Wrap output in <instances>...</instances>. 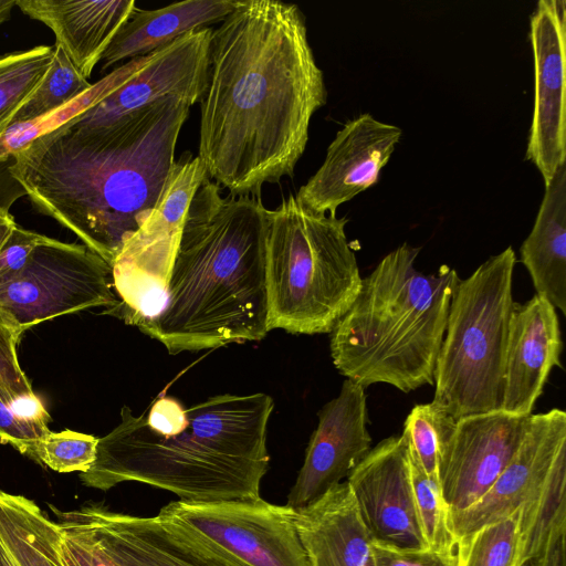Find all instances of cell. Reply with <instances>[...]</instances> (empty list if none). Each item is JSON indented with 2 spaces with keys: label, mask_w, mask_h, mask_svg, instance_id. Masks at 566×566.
Wrapping results in <instances>:
<instances>
[{
  "label": "cell",
  "mask_w": 566,
  "mask_h": 566,
  "mask_svg": "<svg viewBox=\"0 0 566 566\" xmlns=\"http://www.w3.org/2000/svg\"><path fill=\"white\" fill-rule=\"evenodd\" d=\"M327 101L297 4L238 1L212 30L198 157L234 196L293 177L311 119Z\"/></svg>",
  "instance_id": "6da1fadb"
},
{
  "label": "cell",
  "mask_w": 566,
  "mask_h": 566,
  "mask_svg": "<svg viewBox=\"0 0 566 566\" xmlns=\"http://www.w3.org/2000/svg\"><path fill=\"white\" fill-rule=\"evenodd\" d=\"M190 107L170 97L105 125L67 117L13 149L11 171L41 212L111 266L158 201Z\"/></svg>",
  "instance_id": "7a4b0ae2"
},
{
  "label": "cell",
  "mask_w": 566,
  "mask_h": 566,
  "mask_svg": "<svg viewBox=\"0 0 566 566\" xmlns=\"http://www.w3.org/2000/svg\"><path fill=\"white\" fill-rule=\"evenodd\" d=\"M273 408L264 392L218 395L190 408L159 396L137 416L124 406L119 424L98 438L96 459L80 480L102 491L139 482L185 502L258 497L270 464Z\"/></svg>",
  "instance_id": "3957f363"
},
{
  "label": "cell",
  "mask_w": 566,
  "mask_h": 566,
  "mask_svg": "<svg viewBox=\"0 0 566 566\" xmlns=\"http://www.w3.org/2000/svg\"><path fill=\"white\" fill-rule=\"evenodd\" d=\"M266 232L260 196L222 197L207 177L187 211L166 305L139 331L171 355L264 338Z\"/></svg>",
  "instance_id": "277c9868"
},
{
  "label": "cell",
  "mask_w": 566,
  "mask_h": 566,
  "mask_svg": "<svg viewBox=\"0 0 566 566\" xmlns=\"http://www.w3.org/2000/svg\"><path fill=\"white\" fill-rule=\"evenodd\" d=\"M420 248L407 242L363 277L357 297L331 332L335 368L364 388L386 384L408 394L433 385L452 293L460 277L442 265L420 272Z\"/></svg>",
  "instance_id": "5b68a950"
},
{
  "label": "cell",
  "mask_w": 566,
  "mask_h": 566,
  "mask_svg": "<svg viewBox=\"0 0 566 566\" xmlns=\"http://www.w3.org/2000/svg\"><path fill=\"white\" fill-rule=\"evenodd\" d=\"M346 218L318 213L294 195L268 210V329L331 333L357 297L363 277Z\"/></svg>",
  "instance_id": "8992f818"
},
{
  "label": "cell",
  "mask_w": 566,
  "mask_h": 566,
  "mask_svg": "<svg viewBox=\"0 0 566 566\" xmlns=\"http://www.w3.org/2000/svg\"><path fill=\"white\" fill-rule=\"evenodd\" d=\"M515 263L507 247L460 279L452 293L432 401L455 420L502 409Z\"/></svg>",
  "instance_id": "52a82bcc"
},
{
  "label": "cell",
  "mask_w": 566,
  "mask_h": 566,
  "mask_svg": "<svg viewBox=\"0 0 566 566\" xmlns=\"http://www.w3.org/2000/svg\"><path fill=\"white\" fill-rule=\"evenodd\" d=\"M207 177L198 156L175 161L158 201L111 265L117 304L105 313L139 327L163 312L187 211Z\"/></svg>",
  "instance_id": "ba28073f"
},
{
  "label": "cell",
  "mask_w": 566,
  "mask_h": 566,
  "mask_svg": "<svg viewBox=\"0 0 566 566\" xmlns=\"http://www.w3.org/2000/svg\"><path fill=\"white\" fill-rule=\"evenodd\" d=\"M116 304L109 264L84 244L51 238L35 247L22 270L0 285V321L19 338L44 321Z\"/></svg>",
  "instance_id": "9c48e42d"
},
{
  "label": "cell",
  "mask_w": 566,
  "mask_h": 566,
  "mask_svg": "<svg viewBox=\"0 0 566 566\" xmlns=\"http://www.w3.org/2000/svg\"><path fill=\"white\" fill-rule=\"evenodd\" d=\"M245 566H308L295 509L261 496L217 502L174 501L157 514Z\"/></svg>",
  "instance_id": "30bf717a"
},
{
  "label": "cell",
  "mask_w": 566,
  "mask_h": 566,
  "mask_svg": "<svg viewBox=\"0 0 566 566\" xmlns=\"http://www.w3.org/2000/svg\"><path fill=\"white\" fill-rule=\"evenodd\" d=\"M49 507L61 530L87 535L124 566H245L158 515L124 514L101 504Z\"/></svg>",
  "instance_id": "8fae6325"
},
{
  "label": "cell",
  "mask_w": 566,
  "mask_h": 566,
  "mask_svg": "<svg viewBox=\"0 0 566 566\" xmlns=\"http://www.w3.org/2000/svg\"><path fill=\"white\" fill-rule=\"evenodd\" d=\"M346 481L374 544L399 551L430 549L416 506L402 434L373 447Z\"/></svg>",
  "instance_id": "7c38bea8"
},
{
  "label": "cell",
  "mask_w": 566,
  "mask_h": 566,
  "mask_svg": "<svg viewBox=\"0 0 566 566\" xmlns=\"http://www.w3.org/2000/svg\"><path fill=\"white\" fill-rule=\"evenodd\" d=\"M212 30L190 32L151 53L124 84L70 117L82 125L98 126L165 98L181 99L191 106L200 102L208 84Z\"/></svg>",
  "instance_id": "4fadbf2b"
},
{
  "label": "cell",
  "mask_w": 566,
  "mask_h": 566,
  "mask_svg": "<svg viewBox=\"0 0 566 566\" xmlns=\"http://www.w3.org/2000/svg\"><path fill=\"white\" fill-rule=\"evenodd\" d=\"M535 98L526 159L545 186L566 163L565 53L566 3L539 0L531 15Z\"/></svg>",
  "instance_id": "5bb4252c"
},
{
  "label": "cell",
  "mask_w": 566,
  "mask_h": 566,
  "mask_svg": "<svg viewBox=\"0 0 566 566\" xmlns=\"http://www.w3.org/2000/svg\"><path fill=\"white\" fill-rule=\"evenodd\" d=\"M565 461L566 412L553 408L530 415L517 451L495 482L472 505L450 515L457 541L526 505Z\"/></svg>",
  "instance_id": "9a60e30c"
},
{
  "label": "cell",
  "mask_w": 566,
  "mask_h": 566,
  "mask_svg": "<svg viewBox=\"0 0 566 566\" xmlns=\"http://www.w3.org/2000/svg\"><path fill=\"white\" fill-rule=\"evenodd\" d=\"M528 416L502 410L457 420L439 463V483L450 515L476 502L517 451Z\"/></svg>",
  "instance_id": "2e32d148"
},
{
  "label": "cell",
  "mask_w": 566,
  "mask_h": 566,
  "mask_svg": "<svg viewBox=\"0 0 566 566\" xmlns=\"http://www.w3.org/2000/svg\"><path fill=\"white\" fill-rule=\"evenodd\" d=\"M302 468L286 505L301 509L347 478L371 449L365 388L345 379L337 397L317 412Z\"/></svg>",
  "instance_id": "e0dca14e"
},
{
  "label": "cell",
  "mask_w": 566,
  "mask_h": 566,
  "mask_svg": "<svg viewBox=\"0 0 566 566\" xmlns=\"http://www.w3.org/2000/svg\"><path fill=\"white\" fill-rule=\"evenodd\" d=\"M400 127L365 113L348 120L329 144L317 171L296 193L307 209L336 214L337 208L375 185L401 137Z\"/></svg>",
  "instance_id": "ac0fdd59"
},
{
  "label": "cell",
  "mask_w": 566,
  "mask_h": 566,
  "mask_svg": "<svg viewBox=\"0 0 566 566\" xmlns=\"http://www.w3.org/2000/svg\"><path fill=\"white\" fill-rule=\"evenodd\" d=\"M557 310L534 295L515 303L506 350L502 411L530 416L563 348Z\"/></svg>",
  "instance_id": "d6986e66"
},
{
  "label": "cell",
  "mask_w": 566,
  "mask_h": 566,
  "mask_svg": "<svg viewBox=\"0 0 566 566\" xmlns=\"http://www.w3.org/2000/svg\"><path fill=\"white\" fill-rule=\"evenodd\" d=\"M294 522L308 566H375L373 538L347 481L295 509Z\"/></svg>",
  "instance_id": "ffe728a7"
},
{
  "label": "cell",
  "mask_w": 566,
  "mask_h": 566,
  "mask_svg": "<svg viewBox=\"0 0 566 566\" xmlns=\"http://www.w3.org/2000/svg\"><path fill=\"white\" fill-rule=\"evenodd\" d=\"M17 6L54 32L55 44L86 80L137 8L134 0H17Z\"/></svg>",
  "instance_id": "44dd1931"
},
{
  "label": "cell",
  "mask_w": 566,
  "mask_h": 566,
  "mask_svg": "<svg viewBox=\"0 0 566 566\" xmlns=\"http://www.w3.org/2000/svg\"><path fill=\"white\" fill-rule=\"evenodd\" d=\"M238 0H188L164 8H136L117 31L101 61L102 71L124 60L151 54L185 34L222 22Z\"/></svg>",
  "instance_id": "7402d4cb"
},
{
  "label": "cell",
  "mask_w": 566,
  "mask_h": 566,
  "mask_svg": "<svg viewBox=\"0 0 566 566\" xmlns=\"http://www.w3.org/2000/svg\"><path fill=\"white\" fill-rule=\"evenodd\" d=\"M520 253L536 295L566 315V163L545 186L534 226Z\"/></svg>",
  "instance_id": "603a6c76"
},
{
  "label": "cell",
  "mask_w": 566,
  "mask_h": 566,
  "mask_svg": "<svg viewBox=\"0 0 566 566\" xmlns=\"http://www.w3.org/2000/svg\"><path fill=\"white\" fill-rule=\"evenodd\" d=\"M63 537L34 501L0 490V542L18 566H65Z\"/></svg>",
  "instance_id": "cb8c5ba5"
},
{
  "label": "cell",
  "mask_w": 566,
  "mask_h": 566,
  "mask_svg": "<svg viewBox=\"0 0 566 566\" xmlns=\"http://www.w3.org/2000/svg\"><path fill=\"white\" fill-rule=\"evenodd\" d=\"M566 537V461L521 512L520 566L542 557Z\"/></svg>",
  "instance_id": "d4e9b609"
},
{
  "label": "cell",
  "mask_w": 566,
  "mask_h": 566,
  "mask_svg": "<svg viewBox=\"0 0 566 566\" xmlns=\"http://www.w3.org/2000/svg\"><path fill=\"white\" fill-rule=\"evenodd\" d=\"M54 48L40 45L0 55V138L48 73Z\"/></svg>",
  "instance_id": "484cf974"
},
{
  "label": "cell",
  "mask_w": 566,
  "mask_h": 566,
  "mask_svg": "<svg viewBox=\"0 0 566 566\" xmlns=\"http://www.w3.org/2000/svg\"><path fill=\"white\" fill-rule=\"evenodd\" d=\"M521 512L522 506L460 537L455 546V566H520Z\"/></svg>",
  "instance_id": "4316f807"
},
{
  "label": "cell",
  "mask_w": 566,
  "mask_h": 566,
  "mask_svg": "<svg viewBox=\"0 0 566 566\" xmlns=\"http://www.w3.org/2000/svg\"><path fill=\"white\" fill-rule=\"evenodd\" d=\"M91 87L92 85L80 74L64 51L55 44L48 73L30 99L17 113L12 126L44 119L82 97Z\"/></svg>",
  "instance_id": "83f0119b"
},
{
  "label": "cell",
  "mask_w": 566,
  "mask_h": 566,
  "mask_svg": "<svg viewBox=\"0 0 566 566\" xmlns=\"http://www.w3.org/2000/svg\"><path fill=\"white\" fill-rule=\"evenodd\" d=\"M406 442L410 479L426 542L430 549L455 552L457 538L451 528L450 510L440 483L428 476L415 450L407 440Z\"/></svg>",
  "instance_id": "f1b7e54d"
},
{
  "label": "cell",
  "mask_w": 566,
  "mask_h": 566,
  "mask_svg": "<svg viewBox=\"0 0 566 566\" xmlns=\"http://www.w3.org/2000/svg\"><path fill=\"white\" fill-rule=\"evenodd\" d=\"M457 420L433 401L416 405L403 422L401 434L415 450L423 470L439 481V463Z\"/></svg>",
  "instance_id": "f546056e"
},
{
  "label": "cell",
  "mask_w": 566,
  "mask_h": 566,
  "mask_svg": "<svg viewBox=\"0 0 566 566\" xmlns=\"http://www.w3.org/2000/svg\"><path fill=\"white\" fill-rule=\"evenodd\" d=\"M97 443L98 438L91 434L50 431L34 441L25 455L60 473H84L96 459Z\"/></svg>",
  "instance_id": "4dcf8cb0"
},
{
  "label": "cell",
  "mask_w": 566,
  "mask_h": 566,
  "mask_svg": "<svg viewBox=\"0 0 566 566\" xmlns=\"http://www.w3.org/2000/svg\"><path fill=\"white\" fill-rule=\"evenodd\" d=\"M51 417L40 399L21 398L12 405L0 401V441L27 454L30 446L51 430Z\"/></svg>",
  "instance_id": "1f68e13d"
},
{
  "label": "cell",
  "mask_w": 566,
  "mask_h": 566,
  "mask_svg": "<svg viewBox=\"0 0 566 566\" xmlns=\"http://www.w3.org/2000/svg\"><path fill=\"white\" fill-rule=\"evenodd\" d=\"M19 340L20 338L0 321V401L9 406L21 398L36 396L19 364Z\"/></svg>",
  "instance_id": "d6a6232c"
},
{
  "label": "cell",
  "mask_w": 566,
  "mask_h": 566,
  "mask_svg": "<svg viewBox=\"0 0 566 566\" xmlns=\"http://www.w3.org/2000/svg\"><path fill=\"white\" fill-rule=\"evenodd\" d=\"M48 238L17 224L0 249V285L15 276L27 263L34 248L46 241Z\"/></svg>",
  "instance_id": "836d02e7"
},
{
  "label": "cell",
  "mask_w": 566,
  "mask_h": 566,
  "mask_svg": "<svg viewBox=\"0 0 566 566\" xmlns=\"http://www.w3.org/2000/svg\"><path fill=\"white\" fill-rule=\"evenodd\" d=\"M375 566H455V552L399 551L373 543Z\"/></svg>",
  "instance_id": "e575fe53"
},
{
  "label": "cell",
  "mask_w": 566,
  "mask_h": 566,
  "mask_svg": "<svg viewBox=\"0 0 566 566\" xmlns=\"http://www.w3.org/2000/svg\"><path fill=\"white\" fill-rule=\"evenodd\" d=\"M13 164L11 151L0 155V207L7 210L18 198L27 195L11 171Z\"/></svg>",
  "instance_id": "d590c367"
},
{
  "label": "cell",
  "mask_w": 566,
  "mask_h": 566,
  "mask_svg": "<svg viewBox=\"0 0 566 566\" xmlns=\"http://www.w3.org/2000/svg\"><path fill=\"white\" fill-rule=\"evenodd\" d=\"M62 532L75 537L83 545L92 566H124L87 535L76 531L62 530Z\"/></svg>",
  "instance_id": "8d00e7d4"
},
{
  "label": "cell",
  "mask_w": 566,
  "mask_h": 566,
  "mask_svg": "<svg viewBox=\"0 0 566 566\" xmlns=\"http://www.w3.org/2000/svg\"><path fill=\"white\" fill-rule=\"evenodd\" d=\"M62 557L65 566H92L83 545L69 534L63 537Z\"/></svg>",
  "instance_id": "74e56055"
},
{
  "label": "cell",
  "mask_w": 566,
  "mask_h": 566,
  "mask_svg": "<svg viewBox=\"0 0 566 566\" xmlns=\"http://www.w3.org/2000/svg\"><path fill=\"white\" fill-rule=\"evenodd\" d=\"M522 566H566L565 537L559 539L542 557L526 562Z\"/></svg>",
  "instance_id": "f35d334b"
},
{
  "label": "cell",
  "mask_w": 566,
  "mask_h": 566,
  "mask_svg": "<svg viewBox=\"0 0 566 566\" xmlns=\"http://www.w3.org/2000/svg\"><path fill=\"white\" fill-rule=\"evenodd\" d=\"M17 227V222L10 214L9 210L0 207V249Z\"/></svg>",
  "instance_id": "ab89813d"
},
{
  "label": "cell",
  "mask_w": 566,
  "mask_h": 566,
  "mask_svg": "<svg viewBox=\"0 0 566 566\" xmlns=\"http://www.w3.org/2000/svg\"><path fill=\"white\" fill-rule=\"evenodd\" d=\"M14 6L17 0H0V25L10 19Z\"/></svg>",
  "instance_id": "60d3db41"
},
{
  "label": "cell",
  "mask_w": 566,
  "mask_h": 566,
  "mask_svg": "<svg viewBox=\"0 0 566 566\" xmlns=\"http://www.w3.org/2000/svg\"><path fill=\"white\" fill-rule=\"evenodd\" d=\"M0 566H18L10 553L0 542Z\"/></svg>",
  "instance_id": "b9f144b4"
}]
</instances>
